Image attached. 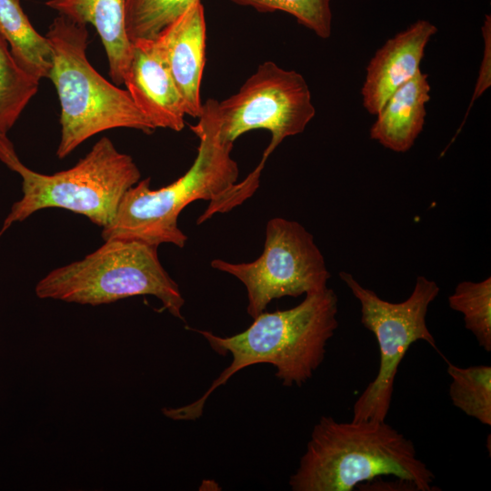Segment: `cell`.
<instances>
[{
  "label": "cell",
  "instance_id": "obj_12",
  "mask_svg": "<svg viewBox=\"0 0 491 491\" xmlns=\"http://www.w3.org/2000/svg\"><path fill=\"white\" fill-rule=\"evenodd\" d=\"M436 32L435 25L418 19L377 49L361 89L363 105L370 115H376L391 95L420 71L426 46Z\"/></svg>",
  "mask_w": 491,
  "mask_h": 491
},
{
  "label": "cell",
  "instance_id": "obj_6",
  "mask_svg": "<svg viewBox=\"0 0 491 491\" xmlns=\"http://www.w3.org/2000/svg\"><path fill=\"white\" fill-rule=\"evenodd\" d=\"M42 299L100 306L135 296L158 298L173 316L185 321V299L162 266L157 247L110 239L80 260L57 267L35 286Z\"/></svg>",
  "mask_w": 491,
  "mask_h": 491
},
{
  "label": "cell",
  "instance_id": "obj_11",
  "mask_svg": "<svg viewBox=\"0 0 491 491\" xmlns=\"http://www.w3.org/2000/svg\"><path fill=\"white\" fill-rule=\"evenodd\" d=\"M206 26L201 1L163 29L154 39L183 99L185 114L198 117L205 57Z\"/></svg>",
  "mask_w": 491,
  "mask_h": 491
},
{
  "label": "cell",
  "instance_id": "obj_3",
  "mask_svg": "<svg viewBox=\"0 0 491 491\" xmlns=\"http://www.w3.org/2000/svg\"><path fill=\"white\" fill-rule=\"evenodd\" d=\"M191 125L198 136L196 157L178 179L158 189L149 177L139 180L123 195L112 221L102 228L105 240L138 241L158 247L173 244L184 247L187 236L178 226L182 210L195 200L210 205L197 221L210 218L214 209L237 183L239 169L232 158L233 143L224 141L213 124L204 117Z\"/></svg>",
  "mask_w": 491,
  "mask_h": 491
},
{
  "label": "cell",
  "instance_id": "obj_19",
  "mask_svg": "<svg viewBox=\"0 0 491 491\" xmlns=\"http://www.w3.org/2000/svg\"><path fill=\"white\" fill-rule=\"evenodd\" d=\"M451 309L463 315L465 327L486 352L491 351V277L463 281L448 297Z\"/></svg>",
  "mask_w": 491,
  "mask_h": 491
},
{
  "label": "cell",
  "instance_id": "obj_13",
  "mask_svg": "<svg viewBox=\"0 0 491 491\" xmlns=\"http://www.w3.org/2000/svg\"><path fill=\"white\" fill-rule=\"evenodd\" d=\"M427 76L420 70L391 95L370 128L371 139L397 153L413 146L424 128L430 100Z\"/></svg>",
  "mask_w": 491,
  "mask_h": 491
},
{
  "label": "cell",
  "instance_id": "obj_2",
  "mask_svg": "<svg viewBox=\"0 0 491 491\" xmlns=\"http://www.w3.org/2000/svg\"><path fill=\"white\" fill-rule=\"evenodd\" d=\"M386 476L411 480L420 491L439 490L414 443L386 420L338 422L323 416L289 486L293 491H352Z\"/></svg>",
  "mask_w": 491,
  "mask_h": 491
},
{
  "label": "cell",
  "instance_id": "obj_21",
  "mask_svg": "<svg viewBox=\"0 0 491 491\" xmlns=\"http://www.w3.org/2000/svg\"><path fill=\"white\" fill-rule=\"evenodd\" d=\"M483 36L485 39V50L481 62L480 71L476 85L475 87L474 95L472 96L469 107L466 111L468 115L475 100H476L489 86H490V69H491V19L490 15H486L484 25L482 26Z\"/></svg>",
  "mask_w": 491,
  "mask_h": 491
},
{
  "label": "cell",
  "instance_id": "obj_7",
  "mask_svg": "<svg viewBox=\"0 0 491 491\" xmlns=\"http://www.w3.org/2000/svg\"><path fill=\"white\" fill-rule=\"evenodd\" d=\"M340 278L361 306V323L374 334L379 348V366L353 406V420H386L391 406L398 366L410 346L419 340L437 350L426 317L430 304L439 293L437 284L417 276L411 295L404 301L391 303L364 287L346 272Z\"/></svg>",
  "mask_w": 491,
  "mask_h": 491
},
{
  "label": "cell",
  "instance_id": "obj_17",
  "mask_svg": "<svg viewBox=\"0 0 491 491\" xmlns=\"http://www.w3.org/2000/svg\"><path fill=\"white\" fill-rule=\"evenodd\" d=\"M39 82L24 71L0 35V135H7L35 95Z\"/></svg>",
  "mask_w": 491,
  "mask_h": 491
},
{
  "label": "cell",
  "instance_id": "obj_8",
  "mask_svg": "<svg viewBox=\"0 0 491 491\" xmlns=\"http://www.w3.org/2000/svg\"><path fill=\"white\" fill-rule=\"evenodd\" d=\"M315 115L304 76L266 61L235 94L222 101L207 99L199 116L213 124L224 141L233 144L249 131L268 130L271 141L262 157L266 161L284 139L302 133Z\"/></svg>",
  "mask_w": 491,
  "mask_h": 491
},
{
  "label": "cell",
  "instance_id": "obj_23",
  "mask_svg": "<svg viewBox=\"0 0 491 491\" xmlns=\"http://www.w3.org/2000/svg\"></svg>",
  "mask_w": 491,
  "mask_h": 491
},
{
  "label": "cell",
  "instance_id": "obj_15",
  "mask_svg": "<svg viewBox=\"0 0 491 491\" xmlns=\"http://www.w3.org/2000/svg\"><path fill=\"white\" fill-rule=\"evenodd\" d=\"M0 35L24 71L38 80L48 78L53 59L51 45L35 29L20 0H0Z\"/></svg>",
  "mask_w": 491,
  "mask_h": 491
},
{
  "label": "cell",
  "instance_id": "obj_16",
  "mask_svg": "<svg viewBox=\"0 0 491 491\" xmlns=\"http://www.w3.org/2000/svg\"><path fill=\"white\" fill-rule=\"evenodd\" d=\"M451 378L448 395L452 404L466 416L491 426V366H457L447 362Z\"/></svg>",
  "mask_w": 491,
  "mask_h": 491
},
{
  "label": "cell",
  "instance_id": "obj_14",
  "mask_svg": "<svg viewBox=\"0 0 491 491\" xmlns=\"http://www.w3.org/2000/svg\"><path fill=\"white\" fill-rule=\"evenodd\" d=\"M45 5L99 35L115 84H123L132 43L125 27V0H47Z\"/></svg>",
  "mask_w": 491,
  "mask_h": 491
},
{
  "label": "cell",
  "instance_id": "obj_1",
  "mask_svg": "<svg viewBox=\"0 0 491 491\" xmlns=\"http://www.w3.org/2000/svg\"><path fill=\"white\" fill-rule=\"evenodd\" d=\"M338 298L326 287L306 294L290 309L262 312L243 332L231 336H215L210 331L193 329L202 335L213 350L232 356L231 364L214 380L197 400L181 407H164L165 416L175 421H191L203 415L210 395L235 373L256 364L276 367V376L285 386H301L321 366L327 342L338 326Z\"/></svg>",
  "mask_w": 491,
  "mask_h": 491
},
{
  "label": "cell",
  "instance_id": "obj_5",
  "mask_svg": "<svg viewBox=\"0 0 491 491\" xmlns=\"http://www.w3.org/2000/svg\"><path fill=\"white\" fill-rule=\"evenodd\" d=\"M53 52L48 78L60 104V141L64 159L88 138L106 130L132 128L152 134L155 128L138 110L126 90L104 78L86 55V25L59 15L45 34Z\"/></svg>",
  "mask_w": 491,
  "mask_h": 491
},
{
  "label": "cell",
  "instance_id": "obj_20",
  "mask_svg": "<svg viewBox=\"0 0 491 491\" xmlns=\"http://www.w3.org/2000/svg\"><path fill=\"white\" fill-rule=\"evenodd\" d=\"M237 5L250 6L259 12L281 11L294 16L296 21L313 31L318 37L327 39L332 31L330 0H230Z\"/></svg>",
  "mask_w": 491,
  "mask_h": 491
},
{
  "label": "cell",
  "instance_id": "obj_22",
  "mask_svg": "<svg viewBox=\"0 0 491 491\" xmlns=\"http://www.w3.org/2000/svg\"><path fill=\"white\" fill-rule=\"evenodd\" d=\"M395 480H381L380 476L357 486L365 491H420L418 486L408 479L395 477Z\"/></svg>",
  "mask_w": 491,
  "mask_h": 491
},
{
  "label": "cell",
  "instance_id": "obj_18",
  "mask_svg": "<svg viewBox=\"0 0 491 491\" xmlns=\"http://www.w3.org/2000/svg\"><path fill=\"white\" fill-rule=\"evenodd\" d=\"M201 0H125V27L131 43L154 40Z\"/></svg>",
  "mask_w": 491,
  "mask_h": 491
},
{
  "label": "cell",
  "instance_id": "obj_9",
  "mask_svg": "<svg viewBox=\"0 0 491 491\" xmlns=\"http://www.w3.org/2000/svg\"><path fill=\"white\" fill-rule=\"evenodd\" d=\"M262 255L253 262L214 259L211 266L234 276L246 286L248 315L255 318L274 299L297 297L327 287L330 273L314 237L301 224L271 218Z\"/></svg>",
  "mask_w": 491,
  "mask_h": 491
},
{
  "label": "cell",
  "instance_id": "obj_4",
  "mask_svg": "<svg viewBox=\"0 0 491 491\" xmlns=\"http://www.w3.org/2000/svg\"><path fill=\"white\" fill-rule=\"evenodd\" d=\"M0 161L20 175L23 192L4 220L0 235L51 207L83 215L103 228L112 221L125 191L141 178L133 158L105 136L71 168L46 175L26 166L7 135H0Z\"/></svg>",
  "mask_w": 491,
  "mask_h": 491
},
{
  "label": "cell",
  "instance_id": "obj_10",
  "mask_svg": "<svg viewBox=\"0 0 491 491\" xmlns=\"http://www.w3.org/2000/svg\"><path fill=\"white\" fill-rule=\"evenodd\" d=\"M123 84L155 129L183 130L184 102L154 40L132 43Z\"/></svg>",
  "mask_w": 491,
  "mask_h": 491
}]
</instances>
